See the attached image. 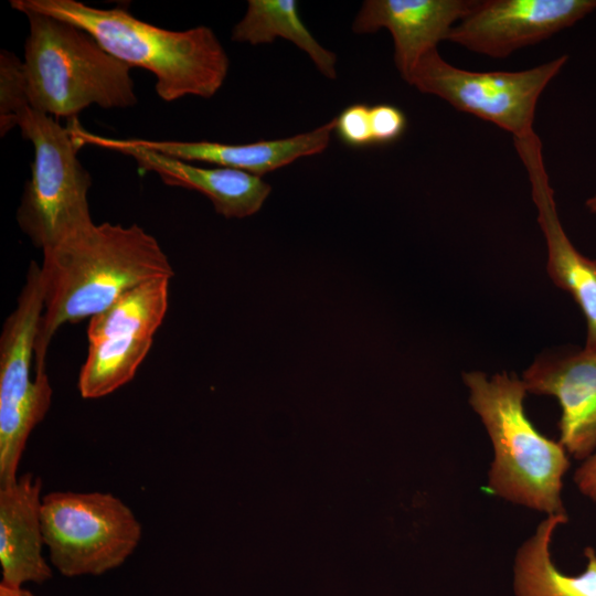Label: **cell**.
Here are the masks:
<instances>
[{
	"instance_id": "1",
	"label": "cell",
	"mask_w": 596,
	"mask_h": 596,
	"mask_svg": "<svg viewBox=\"0 0 596 596\" xmlns=\"http://www.w3.org/2000/svg\"><path fill=\"white\" fill-rule=\"evenodd\" d=\"M40 266L44 308L34 344L36 374L46 373L49 345L62 324L96 316L142 283L173 276L156 237L136 224L107 222L43 251Z\"/></svg>"
},
{
	"instance_id": "16",
	"label": "cell",
	"mask_w": 596,
	"mask_h": 596,
	"mask_svg": "<svg viewBox=\"0 0 596 596\" xmlns=\"http://www.w3.org/2000/svg\"><path fill=\"white\" fill-rule=\"evenodd\" d=\"M156 332L136 323L96 315L87 328L89 342L78 376L84 398L104 397L132 380Z\"/></svg>"
},
{
	"instance_id": "5",
	"label": "cell",
	"mask_w": 596,
	"mask_h": 596,
	"mask_svg": "<svg viewBox=\"0 0 596 596\" xmlns=\"http://www.w3.org/2000/svg\"><path fill=\"white\" fill-rule=\"evenodd\" d=\"M18 127L32 143L34 157L17 221L43 252L94 224L88 205L92 178L78 160L81 147L67 126L30 107Z\"/></svg>"
},
{
	"instance_id": "17",
	"label": "cell",
	"mask_w": 596,
	"mask_h": 596,
	"mask_svg": "<svg viewBox=\"0 0 596 596\" xmlns=\"http://www.w3.org/2000/svg\"><path fill=\"white\" fill-rule=\"evenodd\" d=\"M565 513L551 514L519 550L514 588L518 596H596V553L587 547L586 570L566 575L553 564L550 543L555 528L566 522Z\"/></svg>"
},
{
	"instance_id": "14",
	"label": "cell",
	"mask_w": 596,
	"mask_h": 596,
	"mask_svg": "<svg viewBox=\"0 0 596 596\" xmlns=\"http://www.w3.org/2000/svg\"><path fill=\"white\" fill-rule=\"evenodd\" d=\"M41 489V478L30 472L0 487V564L6 584H42L52 577L42 555Z\"/></svg>"
},
{
	"instance_id": "18",
	"label": "cell",
	"mask_w": 596,
	"mask_h": 596,
	"mask_svg": "<svg viewBox=\"0 0 596 596\" xmlns=\"http://www.w3.org/2000/svg\"><path fill=\"white\" fill-rule=\"evenodd\" d=\"M232 41L258 45L276 38L292 42L326 77L337 76V56L313 38L302 22L295 0H249L244 17L232 30Z\"/></svg>"
},
{
	"instance_id": "15",
	"label": "cell",
	"mask_w": 596,
	"mask_h": 596,
	"mask_svg": "<svg viewBox=\"0 0 596 596\" xmlns=\"http://www.w3.org/2000/svg\"><path fill=\"white\" fill-rule=\"evenodd\" d=\"M334 130L336 118H332L308 132L249 143L134 139L138 145L169 157L190 162L214 163L262 178L301 157L322 152L328 147Z\"/></svg>"
},
{
	"instance_id": "4",
	"label": "cell",
	"mask_w": 596,
	"mask_h": 596,
	"mask_svg": "<svg viewBox=\"0 0 596 596\" xmlns=\"http://www.w3.org/2000/svg\"><path fill=\"white\" fill-rule=\"evenodd\" d=\"M469 403L493 445L490 490L512 502L551 514L565 513L562 477L570 466L564 447L542 434L526 417L522 379L507 372L488 376L465 372Z\"/></svg>"
},
{
	"instance_id": "7",
	"label": "cell",
	"mask_w": 596,
	"mask_h": 596,
	"mask_svg": "<svg viewBox=\"0 0 596 596\" xmlns=\"http://www.w3.org/2000/svg\"><path fill=\"white\" fill-rule=\"evenodd\" d=\"M41 524L50 561L67 577L102 575L120 566L142 532L130 508L104 492L45 494Z\"/></svg>"
},
{
	"instance_id": "2",
	"label": "cell",
	"mask_w": 596,
	"mask_h": 596,
	"mask_svg": "<svg viewBox=\"0 0 596 596\" xmlns=\"http://www.w3.org/2000/svg\"><path fill=\"white\" fill-rule=\"evenodd\" d=\"M11 7L82 28L131 68L150 72L157 95L167 103L185 96L210 98L227 77V53L205 25L172 31L142 21L120 7L100 9L77 0H12Z\"/></svg>"
},
{
	"instance_id": "24",
	"label": "cell",
	"mask_w": 596,
	"mask_h": 596,
	"mask_svg": "<svg viewBox=\"0 0 596 596\" xmlns=\"http://www.w3.org/2000/svg\"><path fill=\"white\" fill-rule=\"evenodd\" d=\"M586 207L593 214H596V193L586 200Z\"/></svg>"
},
{
	"instance_id": "6",
	"label": "cell",
	"mask_w": 596,
	"mask_h": 596,
	"mask_svg": "<svg viewBox=\"0 0 596 596\" xmlns=\"http://www.w3.org/2000/svg\"><path fill=\"white\" fill-rule=\"evenodd\" d=\"M43 308L41 266L32 260L17 306L6 319L0 337V487L18 480L28 438L51 405L47 374H31Z\"/></svg>"
},
{
	"instance_id": "12",
	"label": "cell",
	"mask_w": 596,
	"mask_h": 596,
	"mask_svg": "<svg viewBox=\"0 0 596 596\" xmlns=\"http://www.w3.org/2000/svg\"><path fill=\"white\" fill-rule=\"evenodd\" d=\"M528 392L557 398L560 444L577 459L596 447V351L584 348L540 355L524 371Z\"/></svg>"
},
{
	"instance_id": "3",
	"label": "cell",
	"mask_w": 596,
	"mask_h": 596,
	"mask_svg": "<svg viewBox=\"0 0 596 596\" xmlns=\"http://www.w3.org/2000/svg\"><path fill=\"white\" fill-rule=\"evenodd\" d=\"M29 23L23 66L30 106L68 120L89 107L137 104L131 67L88 32L58 18L25 10Z\"/></svg>"
},
{
	"instance_id": "8",
	"label": "cell",
	"mask_w": 596,
	"mask_h": 596,
	"mask_svg": "<svg viewBox=\"0 0 596 596\" xmlns=\"http://www.w3.org/2000/svg\"><path fill=\"white\" fill-rule=\"evenodd\" d=\"M567 61L561 55L523 71L475 72L451 65L435 49L421 57L407 84L523 138L535 132L538 100Z\"/></svg>"
},
{
	"instance_id": "19",
	"label": "cell",
	"mask_w": 596,
	"mask_h": 596,
	"mask_svg": "<svg viewBox=\"0 0 596 596\" xmlns=\"http://www.w3.org/2000/svg\"><path fill=\"white\" fill-rule=\"evenodd\" d=\"M30 99L23 60L13 52L0 51V136L18 127L20 117L29 109Z\"/></svg>"
},
{
	"instance_id": "22",
	"label": "cell",
	"mask_w": 596,
	"mask_h": 596,
	"mask_svg": "<svg viewBox=\"0 0 596 596\" xmlns=\"http://www.w3.org/2000/svg\"><path fill=\"white\" fill-rule=\"evenodd\" d=\"M574 479L579 490L596 501V453L577 469Z\"/></svg>"
},
{
	"instance_id": "23",
	"label": "cell",
	"mask_w": 596,
	"mask_h": 596,
	"mask_svg": "<svg viewBox=\"0 0 596 596\" xmlns=\"http://www.w3.org/2000/svg\"><path fill=\"white\" fill-rule=\"evenodd\" d=\"M0 596H34L30 590L22 586H12L1 582Z\"/></svg>"
},
{
	"instance_id": "9",
	"label": "cell",
	"mask_w": 596,
	"mask_h": 596,
	"mask_svg": "<svg viewBox=\"0 0 596 596\" xmlns=\"http://www.w3.org/2000/svg\"><path fill=\"white\" fill-rule=\"evenodd\" d=\"M596 9V0H476L447 41L493 58L544 41Z\"/></svg>"
},
{
	"instance_id": "11",
	"label": "cell",
	"mask_w": 596,
	"mask_h": 596,
	"mask_svg": "<svg viewBox=\"0 0 596 596\" xmlns=\"http://www.w3.org/2000/svg\"><path fill=\"white\" fill-rule=\"evenodd\" d=\"M513 142L526 170L538 222L545 238L547 274L581 308L587 323L585 348L596 351V259L577 251L564 231L539 136L534 132L523 138H513Z\"/></svg>"
},
{
	"instance_id": "21",
	"label": "cell",
	"mask_w": 596,
	"mask_h": 596,
	"mask_svg": "<svg viewBox=\"0 0 596 596\" xmlns=\"http://www.w3.org/2000/svg\"><path fill=\"white\" fill-rule=\"evenodd\" d=\"M370 125L373 145H387L403 136L407 119L396 106L377 104L370 107Z\"/></svg>"
},
{
	"instance_id": "20",
	"label": "cell",
	"mask_w": 596,
	"mask_h": 596,
	"mask_svg": "<svg viewBox=\"0 0 596 596\" xmlns=\"http://www.w3.org/2000/svg\"><path fill=\"white\" fill-rule=\"evenodd\" d=\"M339 139L352 148H364L373 145L370 106L356 103L344 108L336 118V130Z\"/></svg>"
},
{
	"instance_id": "13",
	"label": "cell",
	"mask_w": 596,
	"mask_h": 596,
	"mask_svg": "<svg viewBox=\"0 0 596 596\" xmlns=\"http://www.w3.org/2000/svg\"><path fill=\"white\" fill-rule=\"evenodd\" d=\"M476 0H366L352 23L356 34L390 31L394 63L407 83L421 57L447 41Z\"/></svg>"
},
{
	"instance_id": "10",
	"label": "cell",
	"mask_w": 596,
	"mask_h": 596,
	"mask_svg": "<svg viewBox=\"0 0 596 596\" xmlns=\"http://www.w3.org/2000/svg\"><path fill=\"white\" fill-rule=\"evenodd\" d=\"M81 146H95L131 157L141 172H153L171 187L198 191L207 196L215 211L226 219H244L258 212L272 187L260 177L231 168H205L169 157L138 145L134 138L95 135L84 129L77 118L67 125Z\"/></svg>"
}]
</instances>
